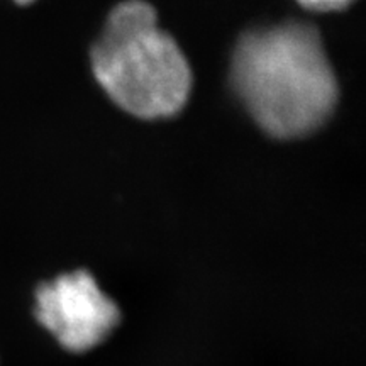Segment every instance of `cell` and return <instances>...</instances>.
<instances>
[{"label":"cell","mask_w":366,"mask_h":366,"mask_svg":"<svg viewBox=\"0 0 366 366\" xmlns=\"http://www.w3.org/2000/svg\"><path fill=\"white\" fill-rule=\"evenodd\" d=\"M231 84L256 124L278 139L317 131L340 97L319 31L302 21L242 34L232 53Z\"/></svg>","instance_id":"1"},{"label":"cell","mask_w":366,"mask_h":366,"mask_svg":"<svg viewBox=\"0 0 366 366\" xmlns=\"http://www.w3.org/2000/svg\"><path fill=\"white\" fill-rule=\"evenodd\" d=\"M90 63L105 94L134 117H172L189 102L192 68L144 0H126L112 9L92 46Z\"/></svg>","instance_id":"2"},{"label":"cell","mask_w":366,"mask_h":366,"mask_svg":"<svg viewBox=\"0 0 366 366\" xmlns=\"http://www.w3.org/2000/svg\"><path fill=\"white\" fill-rule=\"evenodd\" d=\"M34 315L59 346L71 353L99 346L121 322L117 304L86 269L41 283L34 295Z\"/></svg>","instance_id":"3"},{"label":"cell","mask_w":366,"mask_h":366,"mask_svg":"<svg viewBox=\"0 0 366 366\" xmlns=\"http://www.w3.org/2000/svg\"><path fill=\"white\" fill-rule=\"evenodd\" d=\"M297 2L312 12H337L345 11L355 0H297Z\"/></svg>","instance_id":"4"},{"label":"cell","mask_w":366,"mask_h":366,"mask_svg":"<svg viewBox=\"0 0 366 366\" xmlns=\"http://www.w3.org/2000/svg\"><path fill=\"white\" fill-rule=\"evenodd\" d=\"M17 4H21V6H27V4H33L34 0H16Z\"/></svg>","instance_id":"5"}]
</instances>
